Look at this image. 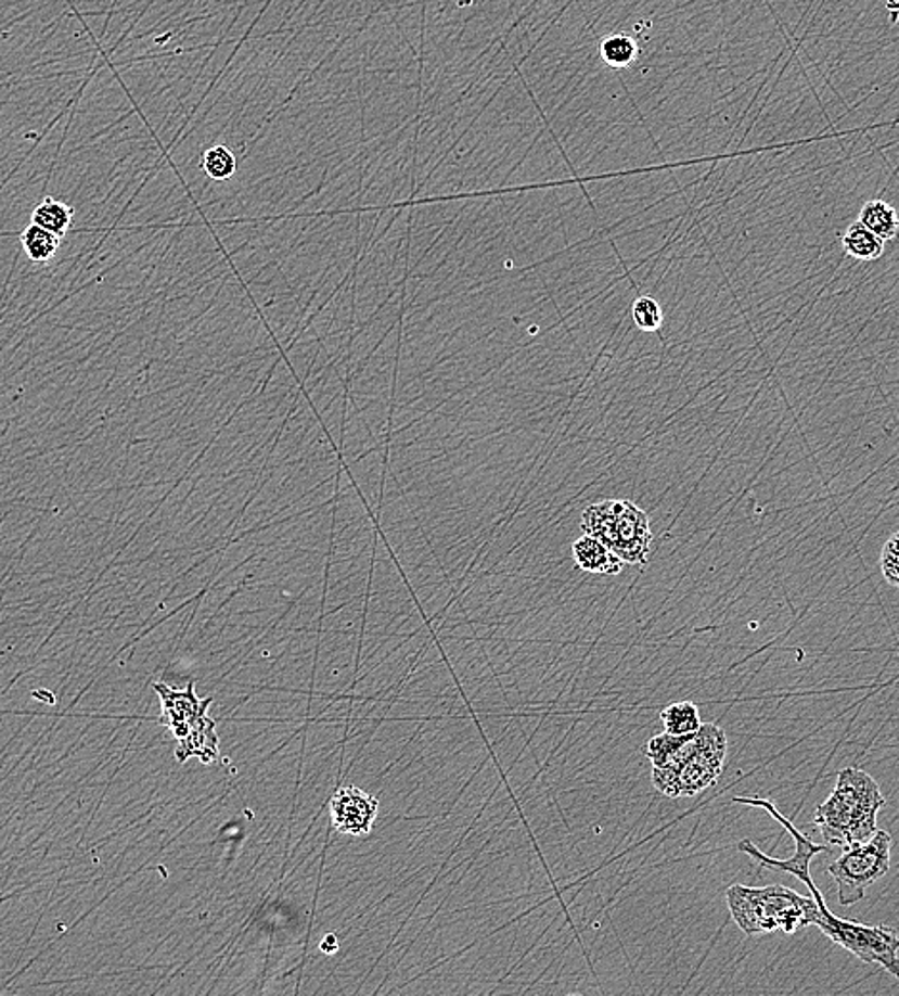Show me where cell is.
<instances>
[{
    "label": "cell",
    "mask_w": 899,
    "mask_h": 996,
    "mask_svg": "<svg viewBox=\"0 0 899 996\" xmlns=\"http://www.w3.org/2000/svg\"><path fill=\"white\" fill-rule=\"evenodd\" d=\"M653 765V786L658 792L676 797H695L716 784L728 755V736L723 728L708 723L691 735L655 736L645 748Z\"/></svg>",
    "instance_id": "cell-1"
},
{
    "label": "cell",
    "mask_w": 899,
    "mask_h": 996,
    "mask_svg": "<svg viewBox=\"0 0 899 996\" xmlns=\"http://www.w3.org/2000/svg\"><path fill=\"white\" fill-rule=\"evenodd\" d=\"M883 790L868 770L846 767L836 776L833 793L815 808L813 822L829 845L848 850L876 832Z\"/></svg>",
    "instance_id": "cell-2"
},
{
    "label": "cell",
    "mask_w": 899,
    "mask_h": 996,
    "mask_svg": "<svg viewBox=\"0 0 899 996\" xmlns=\"http://www.w3.org/2000/svg\"><path fill=\"white\" fill-rule=\"evenodd\" d=\"M733 922L745 935L775 933L794 935L813 925L819 915L818 901L800 895L785 885L746 888L731 885L725 891Z\"/></svg>",
    "instance_id": "cell-3"
},
{
    "label": "cell",
    "mask_w": 899,
    "mask_h": 996,
    "mask_svg": "<svg viewBox=\"0 0 899 996\" xmlns=\"http://www.w3.org/2000/svg\"><path fill=\"white\" fill-rule=\"evenodd\" d=\"M582 532L600 539L625 564L645 565L653 545L647 512L630 500H601L582 512Z\"/></svg>",
    "instance_id": "cell-4"
},
{
    "label": "cell",
    "mask_w": 899,
    "mask_h": 996,
    "mask_svg": "<svg viewBox=\"0 0 899 996\" xmlns=\"http://www.w3.org/2000/svg\"><path fill=\"white\" fill-rule=\"evenodd\" d=\"M815 923L838 947L858 956L861 962L881 966L899 981V933L888 925H868L835 916L825 903H818Z\"/></svg>",
    "instance_id": "cell-5"
},
{
    "label": "cell",
    "mask_w": 899,
    "mask_h": 996,
    "mask_svg": "<svg viewBox=\"0 0 899 996\" xmlns=\"http://www.w3.org/2000/svg\"><path fill=\"white\" fill-rule=\"evenodd\" d=\"M891 838L886 830H876L865 842L844 850L843 857L829 865V874L838 888L843 907L856 905L865 897L869 888L890 870Z\"/></svg>",
    "instance_id": "cell-6"
},
{
    "label": "cell",
    "mask_w": 899,
    "mask_h": 996,
    "mask_svg": "<svg viewBox=\"0 0 899 996\" xmlns=\"http://www.w3.org/2000/svg\"><path fill=\"white\" fill-rule=\"evenodd\" d=\"M733 803H741V805H750V807L763 808L768 815H770L773 820H778L779 825L785 828L786 832L793 835L794 840V855L791 858H773L768 857L763 851L758 850L750 840H743V842L737 843V850L743 851L746 855L756 858L763 868L768 870H779V872H785V874L794 876L798 878L800 882L810 890L811 895L815 901H825L821 891L815 888V883L811 880L810 865L811 858L819 855V853H826L829 847L826 845H819V843L811 842L810 838L806 833L800 832L796 826L793 825V820L783 817V813L779 810L770 800H763V797H743V795H735L733 797Z\"/></svg>",
    "instance_id": "cell-7"
},
{
    "label": "cell",
    "mask_w": 899,
    "mask_h": 996,
    "mask_svg": "<svg viewBox=\"0 0 899 996\" xmlns=\"http://www.w3.org/2000/svg\"><path fill=\"white\" fill-rule=\"evenodd\" d=\"M335 830L347 835H365L373 830L380 813V801L370 793L347 786L332 797L330 805Z\"/></svg>",
    "instance_id": "cell-8"
},
{
    "label": "cell",
    "mask_w": 899,
    "mask_h": 996,
    "mask_svg": "<svg viewBox=\"0 0 899 996\" xmlns=\"http://www.w3.org/2000/svg\"><path fill=\"white\" fill-rule=\"evenodd\" d=\"M573 558L582 572L618 575L625 570V562L613 550L586 533L573 542Z\"/></svg>",
    "instance_id": "cell-9"
},
{
    "label": "cell",
    "mask_w": 899,
    "mask_h": 996,
    "mask_svg": "<svg viewBox=\"0 0 899 996\" xmlns=\"http://www.w3.org/2000/svg\"><path fill=\"white\" fill-rule=\"evenodd\" d=\"M886 242L876 237L873 230H869L865 225L856 221L851 222L846 229L843 237L844 254L856 259V261H876L884 255Z\"/></svg>",
    "instance_id": "cell-10"
},
{
    "label": "cell",
    "mask_w": 899,
    "mask_h": 996,
    "mask_svg": "<svg viewBox=\"0 0 899 996\" xmlns=\"http://www.w3.org/2000/svg\"><path fill=\"white\" fill-rule=\"evenodd\" d=\"M859 222L865 225L869 230H873L876 237L884 240V242L898 237V212L884 200H871V202L863 205L861 213H859Z\"/></svg>",
    "instance_id": "cell-11"
},
{
    "label": "cell",
    "mask_w": 899,
    "mask_h": 996,
    "mask_svg": "<svg viewBox=\"0 0 899 996\" xmlns=\"http://www.w3.org/2000/svg\"><path fill=\"white\" fill-rule=\"evenodd\" d=\"M33 225H39L41 229L49 230L52 234H56L57 238H64L67 234V230L72 229V222H74V207L60 202V200H54V197H47L41 205L35 207V212L31 215Z\"/></svg>",
    "instance_id": "cell-12"
},
{
    "label": "cell",
    "mask_w": 899,
    "mask_h": 996,
    "mask_svg": "<svg viewBox=\"0 0 899 996\" xmlns=\"http://www.w3.org/2000/svg\"><path fill=\"white\" fill-rule=\"evenodd\" d=\"M60 240L62 238H57L56 234L41 229L39 225H33V222L29 227H25L24 232L20 234V242L24 245L25 254L29 257V261L35 263V265H49L52 261V257L56 255Z\"/></svg>",
    "instance_id": "cell-13"
},
{
    "label": "cell",
    "mask_w": 899,
    "mask_h": 996,
    "mask_svg": "<svg viewBox=\"0 0 899 996\" xmlns=\"http://www.w3.org/2000/svg\"><path fill=\"white\" fill-rule=\"evenodd\" d=\"M660 720L665 725V732L670 735H691L703 727L697 705L693 702L670 703L660 713Z\"/></svg>",
    "instance_id": "cell-14"
},
{
    "label": "cell",
    "mask_w": 899,
    "mask_h": 996,
    "mask_svg": "<svg viewBox=\"0 0 899 996\" xmlns=\"http://www.w3.org/2000/svg\"><path fill=\"white\" fill-rule=\"evenodd\" d=\"M600 54L601 60L608 67L622 69V67L632 66L633 60L638 58V42L628 35H611L601 41Z\"/></svg>",
    "instance_id": "cell-15"
},
{
    "label": "cell",
    "mask_w": 899,
    "mask_h": 996,
    "mask_svg": "<svg viewBox=\"0 0 899 996\" xmlns=\"http://www.w3.org/2000/svg\"><path fill=\"white\" fill-rule=\"evenodd\" d=\"M202 167L209 179L220 182L234 177L237 162L232 150H228L227 146H213L203 154Z\"/></svg>",
    "instance_id": "cell-16"
},
{
    "label": "cell",
    "mask_w": 899,
    "mask_h": 996,
    "mask_svg": "<svg viewBox=\"0 0 899 996\" xmlns=\"http://www.w3.org/2000/svg\"><path fill=\"white\" fill-rule=\"evenodd\" d=\"M632 319L643 332H658L665 324V312L655 297L641 295L632 305Z\"/></svg>",
    "instance_id": "cell-17"
},
{
    "label": "cell",
    "mask_w": 899,
    "mask_h": 996,
    "mask_svg": "<svg viewBox=\"0 0 899 996\" xmlns=\"http://www.w3.org/2000/svg\"><path fill=\"white\" fill-rule=\"evenodd\" d=\"M881 570H883L884 579L888 580L891 587H899V532L894 533L884 545L883 554H881Z\"/></svg>",
    "instance_id": "cell-18"
},
{
    "label": "cell",
    "mask_w": 899,
    "mask_h": 996,
    "mask_svg": "<svg viewBox=\"0 0 899 996\" xmlns=\"http://www.w3.org/2000/svg\"><path fill=\"white\" fill-rule=\"evenodd\" d=\"M337 948H339V945H337V940H335V935H333V933L325 935L324 941L320 943V950H322L324 955H335V953H337Z\"/></svg>",
    "instance_id": "cell-19"
},
{
    "label": "cell",
    "mask_w": 899,
    "mask_h": 996,
    "mask_svg": "<svg viewBox=\"0 0 899 996\" xmlns=\"http://www.w3.org/2000/svg\"><path fill=\"white\" fill-rule=\"evenodd\" d=\"M886 9H888V12L891 14V22H896L899 16V0H888V2H886Z\"/></svg>",
    "instance_id": "cell-20"
}]
</instances>
